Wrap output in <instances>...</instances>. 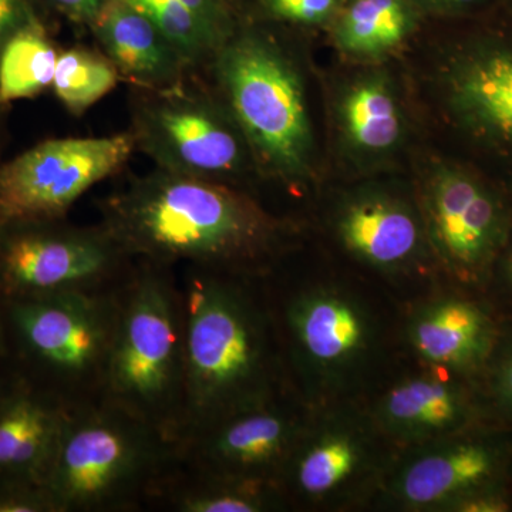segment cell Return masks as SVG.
<instances>
[{"instance_id": "14", "label": "cell", "mask_w": 512, "mask_h": 512, "mask_svg": "<svg viewBox=\"0 0 512 512\" xmlns=\"http://www.w3.org/2000/svg\"><path fill=\"white\" fill-rule=\"evenodd\" d=\"M423 220L434 254L464 281L490 265L507 232L500 200L474 175L451 165L427 181Z\"/></svg>"}, {"instance_id": "18", "label": "cell", "mask_w": 512, "mask_h": 512, "mask_svg": "<svg viewBox=\"0 0 512 512\" xmlns=\"http://www.w3.org/2000/svg\"><path fill=\"white\" fill-rule=\"evenodd\" d=\"M69 412L55 397L16 377L0 403V484L43 485Z\"/></svg>"}, {"instance_id": "28", "label": "cell", "mask_w": 512, "mask_h": 512, "mask_svg": "<svg viewBox=\"0 0 512 512\" xmlns=\"http://www.w3.org/2000/svg\"><path fill=\"white\" fill-rule=\"evenodd\" d=\"M265 5L275 18L315 25L335 12L338 0H265Z\"/></svg>"}, {"instance_id": "29", "label": "cell", "mask_w": 512, "mask_h": 512, "mask_svg": "<svg viewBox=\"0 0 512 512\" xmlns=\"http://www.w3.org/2000/svg\"><path fill=\"white\" fill-rule=\"evenodd\" d=\"M40 0H0V49L13 33L43 15Z\"/></svg>"}, {"instance_id": "36", "label": "cell", "mask_w": 512, "mask_h": 512, "mask_svg": "<svg viewBox=\"0 0 512 512\" xmlns=\"http://www.w3.org/2000/svg\"><path fill=\"white\" fill-rule=\"evenodd\" d=\"M505 276H507L508 284L512 286V252L508 256L507 265H505Z\"/></svg>"}, {"instance_id": "21", "label": "cell", "mask_w": 512, "mask_h": 512, "mask_svg": "<svg viewBox=\"0 0 512 512\" xmlns=\"http://www.w3.org/2000/svg\"><path fill=\"white\" fill-rule=\"evenodd\" d=\"M278 485L220 476L178 461L158 488L150 510L174 512H271L285 510Z\"/></svg>"}, {"instance_id": "20", "label": "cell", "mask_w": 512, "mask_h": 512, "mask_svg": "<svg viewBox=\"0 0 512 512\" xmlns=\"http://www.w3.org/2000/svg\"><path fill=\"white\" fill-rule=\"evenodd\" d=\"M407 336L424 363L460 375L477 369L490 357L495 328L477 303L446 296L424 303L413 313Z\"/></svg>"}, {"instance_id": "9", "label": "cell", "mask_w": 512, "mask_h": 512, "mask_svg": "<svg viewBox=\"0 0 512 512\" xmlns=\"http://www.w3.org/2000/svg\"><path fill=\"white\" fill-rule=\"evenodd\" d=\"M269 309L289 379H298L306 396L342 392L375 352V320L353 293L315 286L293 292L276 311Z\"/></svg>"}, {"instance_id": "6", "label": "cell", "mask_w": 512, "mask_h": 512, "mask_svg": "<svg viewBox=\"0 0 512 512\" xmlns=\"http://www.w3.org/2000/svg\"><path fill=\"white\" fill-rule=\"evenodd\" d=\"M204 70L212 73L256 167L281 180L305 177L312 127L301 77L284 49L259 30L237 26Z\"/></svg>"}, {"instance_id": "31", "label": "cell", "mask_w": 512, "mask_h": 512, "mask_svg": "<svg viewBox=\"0 0 512 512\" xmlns=\"http://www.w3.org/2000/svg\"><path fill=\"white\" fill-rule=\"evenodd\" d=\"M508 510H510V504L498 488H490V490L470 495L453 508V511L456 512H503Z\"/></svg>"}, {"instance_id": "30", "label": "cell", "mask_w": 512, "mask_h": 512, "mask_svg": "<svg viewBox=\"0 0 512 512\" xmlns=\"http://www.w3.org/2000/svg\"><path fill=\"white\" fill-rule=\"evenodd\" d=\"M47 8L56 10L74 25L89 28L101 9L110 0H40Z\"/></svg>"}, {"instance_id": "25", "label": "cell", "mask_w": 512, "mask_h": 512, "mask_svg": "<svg viewBox=\"0 0 512 512\" xmlns=\"http://www.w3.org/2000/svg\"><path fill=\"white\" fill-rule=\"evenodd\" d=\"M120 82L116 67L100 49L77 45L60 50L52 92L67 113L80 119Z\"/></svg>"}, {"instance_id": "35", "label": "cell", "mask_w": 512, "mask_h": 512, "mask_svg": "<svg viewBox=\"0 0 512 512\" xmlns=\"http://www.w3.org/2000/svg\"><path fill=\"white\" fill-rule=\"evenodd\" d=\"M6 362V346L5 336H3L2 318H0V365H5Z\"/></svg>"}, {"instance_id": "24", "label": "cell", "mask_w": 512, "mask_h": 512, "mask_svg": "<svg viewBox=\"0 0 512 512\" xmlns=\"http://www.w3.org/2000/svg\"><path fill=\"white\" fill-rule=\"evenodd\" d=\"M413 26L407 0H353L335 30L340 49L375 56L399 46Z\"/></svg>"}, {"instance_id": "23", "label": "cell", "mask_w": 512, "mask_h": 512, "mask_svg": "<svg viewBox=\"0 0 512 512\" xmlns=\"http://www.w3.org/2000/svg\"><path fill=\"white\" fill-rule=\"evenodd\" d=\"M343 128L353 146L369 154L386 153L397 146L403 134L399 103L383 80H362L342 103Z\"/></svg>"}, {"instance_id": "12", "label": "cell", "mask_w": 512, "mask_h": 512, "mask_svg": "<svg viewBox=\"0 0 512 512\" xmlns=\"http://www.w3.org/2000/svg\"><path fill=\"white\" fill-rule=\"evenodd\" d=\"M308 416L289 390L175 441L178 461L207 473L276 484Z\"/></svg>"}, {"instance_id": "19", "label": "cell", "mask_w": 512, "mask_h": 512, "mask_svg": "<svg viewBox=\"0 0 512 512\" xmlns=\"http://www.w3.org/2000/svg\"><path fill=\"white\" fill-rule=\"evenodd\" d=\"M448 101L478 136L512 146V43H485L458 57L448 73Z\"/></svg>"}, {"instance_id": "26", "label": "cell", "mask_w": 512, "mask_h": 512, "mask_svg": "<svg viewBox=\"0 0 512 512\" xmlns=\"http://www.w3.org/2000/svg\"><path fill=\"white\" fill-rule=\"evenodd\" d=\"M181 28L198 42L220 50L237 29L229 0H163Z\"/></svg>"}, {"instance_id": "13", "label": "cell", "mask_w": 512, "mask_h": 512, "mask_svg": "<svg viewBox=\"0 0 512 512\" xmlns=\"http://www.w3.org/2000/svg\"><path fill=\"white\" fill-rule=\"evenodd\" d=\"M507 458L503 441L464 433L407 447L379 493L399 510L453 511L470 495L497 488Z\"/></svg>"}, {"instance_id": "34", "label": "cell", "mask_w": 512, "mask_h": 512, "mask_svg": "<svg viewBox=\"0 0 512 512\" xmlns=\"http://www.w3.org/2000/svg\"><path fill=\"white\" fill-rule=\"evenodd\" d=\"M16 373L13 372L12 367L5 363L0 365V403H2L3 397L9 392L10 387L13 386L16 380Z\"/></svg>"}, {"instance_id": "16", "label": "cell", "mask_w": 512, "mask_h": 512, "mask_svg": "<svg viewBox=\"0 0 512 512\" xmlns=\"http://www.w3.org/2000/svg\"><path fill=\"white\" fill-rule=\"evenodd\" d=\"M370 416L390 443L407 448L464 433L473 404L456 380L420 375L393 384Z\"/></svg>"}, {"instance_id": "1", "label": "cell", "mask_w": 512, "mask_h": 512, "mask_svg": "<svg viewBox=\"0 0 512 512\" xmlns=\"http://www.w3.org/2000/svg\"><path fill=\"white\" fill-rule=\"evenodd\" d=\"M101 224L134 259L264 275L282 228L229 185L157 170L131 177L100 205Z\"/></svg>"}, {"instance_id": "10", "label": "cell", "mask_w": 512, "mask_h": 512, "mask_svg": "<svg viewBox=\"0 0 512 512\" xmlns=\"http://www.w3.org/2000/svg\"><path fill=\"white\" fill-rule=\"evenodd\" d=\"M372 416L309 414L276 485L286 505L346 507L380 491L394 458Z\"/></svg>"}, {"instance_id": "37", "label": "cell", "mask_w": 512, "mask_h": 512, "mask_svg": "<svg viewBox=\"0 0 512 512\" xmlns=\"http://www.w3.org/2000/svg\"><path fill=\"white\" fill-rule=\"evenodd\" d=\"M2 116H3V114L0 113V164L3 163L2 150H3V143H5V133H3Z\"/></svg>"}, {"instance_id": "7", "label": "cell", "mask_w": 512, "mask_h": 512, "mask_svg": "<svg viewBox=\"0 0 512 512\" xmlns=\"http://www.w3.org/2000/svg\"><path fill=\"white\" fill-rule=\"evenodd\" d=\"M201 72L163 89L130 87V133L157 170L232 187L254 161L247 141Z\"/></svg>"}, {"instance_id": "5", "label": "cell", "mask_w": 512, "mask_h": 512, "mask_svg": "<svg viewBox=\"0 0 512 512\" xmlns=\"http://www.w3.org/2000/svg\"><path fill=\"white\" fill-rule=\"evenodd\" d=\"M120 288L0 301L13 372L70 410L101 402Z\"/></svg>"}, {"instance_id": "22", "label": "cell", "mask_w": 512, "mask_h": 512, "mask_svg": "<svg viewBox=\"0 0 512 512\" xmlns=\"http://www.w3.org/2000/svg\"><path fill=\"white\" fill-rule=\"evenodd\" d=\"M60 47L45 16L30 20L0 49V113L52 90Z\"/></svg>"}, {"instance_id": "15", "label": "cell", "mask_w": 512, "mask_h": 512, "mask_svg": "<svg viewBox=\"0 0 512 512\" xmlns=\"http://www.w3.org/2000/svg\"><path fill=\"white\" fill-rule=\"evenodd\" d=\"M336 232L350 254L384 274L412 271L430 245L423 215L386 192L350 197L336 215Z\"/></svg>"}, {"instance_id": "27", "label": "cell", "mask_w": 512, "mask_h": 512, "mask_svg": "<svg viewBox=\"0 0 512 512\" xmlns=\"http://www.w3.org/2000/svg\"><path fill=\"white\" fill-rule=\"evenodd\" d=\"M0 512H57L42 484H0Z\"/></svg>"}, {"instance_id": "8", "label": "cell", "mask_w": 512, "mask_h": 512, "mask_svg": "<svg viewBox=\"0 0 512 512\" xmlns=\"http://www.w3.org/2000/svg\"><path fill=\"white\" fill-rule=\"evenodd\" d=\"M136 261L101 222H0V301L116 291Z\"/></svg>"}, {"instance_id": "3", "label": "cell", "mask_w": 512, "mask_h": 512, "mask_svg": "<svg viewBox=\"0 0 512 512\" xmlns=\"http://www.w3.org/2000/svg\"><path fill=\"white\" fill-rule=\"evenodd\" d=\"M175 463L163 431L99 402L70 410L43 487L57 512L150 510Z\"/></svg>"}, {"instance_id": "17", "label": "cell", "mask_w": 512, "mask_h": 512, "mask_svg": "<svg viewBox=\"0 0 512 512\" xmlns=\"http://www.w3.org/2000/svg\"><path fill=\"white\" fill-rule=\"evenodd\" d=\"M89 29L97 49L130 87L163 89L197 72L158 26L127 0H110Z\"/></svg>"}, {"instance_id": "11", "label": "cell", "mask_w": 512, "mask_h": 512, "mask_svg": "<svg viewBox=\"0 0 512 512\" xmlns=\"http://www.w3.org/2000/svg\"><path fill=\"white\" fill-rule=\"evenodd\" d=\"M136 151L130 130L40 141L0 164V222L66 218L87 191L120 173Z\"/></svg>"}, {"instance_id": "32", "label": "cell", "mask_w": 512, "mask_h": 512, "mask_svg": "<svg viewBox=\"0 0 512 512\" xmlns=\"http://www.w3.org/2000/svg\"><path fill=\"white\" fill-rule=\"evenodd\" d=\"M494 394L505 412L512 414V346L501 357L495 370Z\"/></svg>"}, {"instance_id": "2", "label": "cell", "mask_w": 512, "mask_h": 512, "mask_svg": "<svg viewBox=\"0 0 512 512\" xmlns=\"http://www.w3.org/2000/svg\"><path fill=\"white\" fill-rule=\"evenodd\" d=\"M251 279L183 266L184 412L175 441L291 390L274 316Z\"/></svg>"}, {"instance_id": "33", "label": "cell", "mask_w": 512, "mask_h": 512, "mask_svg": "<svg viewBox=\"0 0 512 512\" xmlns=\"http://www.w3.org/2000/svg\"><path fill=\"white\" fill-rule=\"evenodd\" d=\"M424 5L444 12H461L483 2V0H421Z\"/></svg>"}, {"instance_id": "4", "label": "cell", "mask_w": 512, "mask_h": 512, "mask_svg": "<svg viewBox=\"0 0 512 512\" xmlns=\"http://www.w3.org/2000/svg\"><path fill=\"white\" fill-rule=\"evenodd\" d=\"M185 320L174 266L137 259L119 316L101 402L177 439L184 412Z\"/></svg>"}]
</instances>
